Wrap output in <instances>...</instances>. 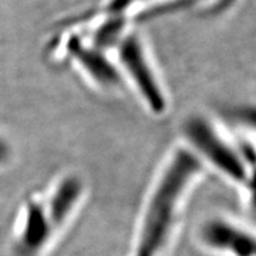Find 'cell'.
<instances>
[{
  "instance_id": "cell-1",
  "label": "cell",
  "mask_w": 256,
  "mask_h": 256,
  "mask_svg": "<svg viewBox=\"0 0 256 256\" xmlns=\"http://www.w3.org/2000/svg\"><path fill=\"white\" fill-rule=\"evenodd\" d=\"M198 171L196 160L182 152L156 185L142 214L130 256H164L180 215L185 192Z\"/></svg>"
},
{
  "instance_id": "cell-2",
  "label": "cell",
  "mask_w": 256,
  "mask_h": 256,
  "mask_svg": "<svg viewBox=\"0 0 256 256\" xmlns=\"http://www.w3.org/2000/svg\"><path fill=\"white\" fill-rule=\"evenodd\" d=\"M62 226L46 202L28 200L23 208L10 240L12 256H43L55 242Z\"/></svg>"
},
{
  "instance_id": "cell-3",
  "label": "cell",
  "mask_w": 256,
  "mask_h": 256,
  "mask_svg": "<svg viewBox=\"0 0 256 256\" xmlns=\"http://www.w3.org/2000/svg\"><path fill=\"white\" fill-rule=\"evenodd\" d=\"M200 241L220 256H256V232L228 220L206 222L200 232Z\"/></svg>"
},
{
  "instance_id": "cell-4",
  "label": "cell",
  "mask_w": 256,
  "mask_h": 256,
  "mask_svg": "<svg viewBox=\"0 0 256 256\" xmlns=\"http://www.w3.org/2000/svg\"><path fill=\"white\" fill-rule=\"evenodd\" d=\"M188 133H191L194 144L200 147L203 153H206L212 160L214 164L220 166L223 172L229 174L236 182L244 180L246 174L242 164L234 156L228 147L217 139V136L214 132H211L210 128H208L200 121H197L191 124Z\"/></svg>"
},
{
  "instance_id": "cell-5",
  "label": "cell",
  "mask_w": 256,
  "mask_h": 256,
  "mask_svg": "<svg viewBox=\"0 0 256 256\" xmlns=\"http://www.w3.org/2000/svg\"><path fill=\"white\" fill-rule=\"evenodd\" d=\"M121 57L127 66V69L130 70L139 87L142 88L146 98L152 104L151 106L156 110H162L164 102H162V98H160L158 88L151 78V72L136 40H128L124 43L121 49Z\"/></svg>"
},
{
  "instance_id": "cell-6",
  "label": "cell",
  "mask_w": 256,
  "mask_h": 256,
  "mask_svg": "<svg viewBox=\"0 0 256 256\" xmlns=\"http://www.w3.org/2000/svg\"><path fill=\"white\" fill-rule=\"evenodd\" d=\"M10 156V147L5 140L0 138V165L5 164Z\"/></svg>"
}]
</instances>
